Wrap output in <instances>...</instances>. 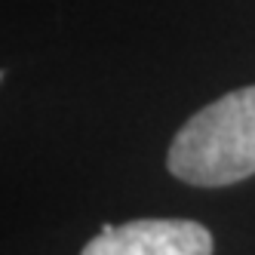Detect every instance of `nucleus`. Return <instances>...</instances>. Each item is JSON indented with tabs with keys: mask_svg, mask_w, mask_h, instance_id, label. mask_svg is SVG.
Here are the masks:
<instances>
[{
	"mask_svg": "<svg viewBox=\"0 0 255 255\" xmlns=\"http://www.w3.org/2000/svg\"><path fill=\"white\" fill-rule=\"evenodd\" d=\"M166 166L200 188H222L255 175V86L234 89L197 111L169 144Z\"/></svg>",
	"mask_w": 255,
	"mask_h": 255,
	"instance_id": "nucleus-1",
	"label": "nucleus"
},
{
	"mask_svg": "<svg viewBox=\"0 0 255 255\" xmlns=\"http://www.w3.org/2000/svg\"><path fill=\"white\" fill-rule=\"evenodd\" d=\"M80 255H212V234L185 218H138L105 225Z\"/></svg>",
	"mask_w": 255,
	"mask_h": 255,
	"instance_id": "nucleus-2",
	"label": "nucleus"
},
{
	"mask_svg": "<svg viewBox=\"0 0 255 255\" xmlns=\"http://www.w3.org/2000/svg\"><path fill=\"white\" fill-rule=\"evenodd\" d=\"M0 77H3V71H0Z\"/></svg>",
	"mask_w": 255,
	"mask_h": 255,
	"instance_id": "nucleus-3",
	"label": "nucleus"
}]
</instances>
